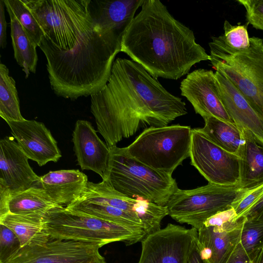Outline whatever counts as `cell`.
<instances>
[{"label": "cell", "mask_w": 263, "mask_h": 263, "mask_svg": "<svg viewBox=\"0 0 263 263\" xmlns=\"http://www.w3.org/2000/svg\"><path fill=\"white\" fill-rule=\"evenodd\" d=\"M5 4L0 0V47L5 48L7 45V23L5 17Z\"/></svg>", "instance_id": "cell-37"}, {"label": "cell", "mask_w": 263, "mask_h": 263, "mask_svg": "<svg viewBox=\"0 0 263 263\" xmlns=\"http://www.w3.org/2000/svg\"><path fill=\"white\" fill-rule=\"evenodd\" d=\"M45 37L58 48L72 51L94 30L91 0H22Z\"/></svg>", "instance_id": "cell-6"}, {"label": "cell", "mask_w": 263, "mask_h": 263, "mask_svg": "<svg viewBox=\"0 0 263 263\" xmlns=\"http://www.w3.org/2000/svg\"><path fill=\"white\" fill-rule=\"evenodd\" d=\"M258 263H263V252L261 255Z\"/></svg>", "instance_id": "cell-39"}, {"label": "cell", "mask_w": 263, "mask_h": 263, "mask_svg": "<svg viewBox=\"0 0 263 263\" xmlns=\"http://www.w3.org/2000/svg\"><path fill=\"white\" fill-rule=\"evenodd\" d=\"M242 142L237 155L240 159L241 189H250L263 184V141L250 130H240Z\"/></svg>", "instance_id": "cell-22"}, {"label": "cell", "mask_w": 263, "mask_h": 263, "mask_svg": "<svg viewBox=\"0 0 263 263\" xmlns=\"http://www.w3.org/2000/svg\"><path fill=\"white\" fill-rule=\"evenodd\" d=\"M73 151L82 170L92 171L104 179L110 149L98 137L91 123L86 120L77 121L72 133Z\"/></svg>", "instance_id": "cell-18"}, {"label": "cell", "mask_w": 263, "mask_h": 263, "mask_svg": "<svg viewBox=\"0 0 263 263\" xmlns=\"http://www.w3.org/2000/svg\"><path fill=\"white\" fill-rule=\"evenodd\" d=\"M197 240L195 228L168 223L141 241L138 263H186Z\"/></svg>", "instance_id": "cell-12"}, {"label": "cell", "mask_w": 263, "mask_h": 263, "mask_svg": "<svg viewBox=\"0 0 263 263\" xmlns=\"http://www.w3.org/2000/svg\"><path fill=\"white\" fill-rule=\"evenodd\" d=\"M79 170L50 171L40 177V186L56 204L68 207L80 198L88 183Z\"/></svg>", "instance_id": "cell-20"}, {"label": "cell", "mask_w": 263, "mask_h": 263, "mask_svg": "<svg viewBox=\"0 0 263 263\" xmlns=\"http://www.w3.org/2000/svg\"><path fill=\"white\" fill-rule=\"evenodd\" d=\"M22 248L21 242L14 232L0 223V263H6Z\"/></svg>", "instance_id": "cell-32"}, {"label": "cell", "mask_w": 263, "mask_h": 263, "mask_svg": "<svg viewBox=\"0 0 263 263\" xmlns=\"http://www.w3.org/2000/svg\"><path fill=\"white\" fill-rule=\"evenodd\" d=\"M6 123L22 151L40 166L57 162L62 157L57 141L43 123L25 119Z\"/></svg>", "instance_id": "cell-16"}, {"label": "cell", "mask_w": 263, "mask_h": 263, "mask_svg": "<svg viewBox=\"0 0 263 263\" xmlns=\"http://www.w3.org/2000/svg\"><path fill=\"white\" fill-rule=\"evenodd\" d=\"M180 89L181 95L203 119L213 116L235 124L222 103L212 70L200 68L188 73L181 81Z\"/></svg>", "instance_id": "cell-15"}, {"label": "cell", "mask_w": 263, "mask_h": 263, "mask_svg": "<svg viewBox=\"0 0 263 263\" xmlns=\"http://www.w3.org/2000/svg\"><path fill=\"white\" fill-rule=\"evenodd\" d=\"M97 243L51 239L48 242L22 248L6 263H106Z\"/></svg>", "instance_id": "cell-13"}, {"label": "cell", "mask_w": 263, "mask_h": 263, "mask_svg": "<svg viewBox=\"0 0 263 263\" xmlns=\"http://www.w3.org/2000/svg\"><path fill=\"white\" fill-rule=\"evenodd\" d=\"M240 190L239 185L210 183L192 190L178 188L166 205L168 215L178 222L188 224L198 230L208 219L231 208Z\"/></svg>", "instance_id": "cell-9"}, {"label": "cell", "mask_w": 263, "mask_h": 263, "mask_svg": "<svg viewBox=\"0 0 263 263\" xmlns=\"http://www.w3.org/2000/svg\"><path fill=\"white\" fill-rule=\"evenodd\" d=\"M144 0H91L89 11L93 23L103 30L126 31L137 10Z\"/></svg>", "instance_id": "cell-21"}, {"label": "cell", "mask_w": 263, "mask_h": 263, "mask_svg": "<svg viewBox=\"0 0 263 263\" xmlns=\"http://www.w3.org/2000/svg\"><path fill=\"white\" fill-rule=\"evenodd\" d=\"M0 116L6 122L25 119L20 106L15 81L9 76L7 66L0 64Z\"/></svg>", "instance_id": "cell-28"}, {"label": "cell", "mask_w": 263, "mask_h": 263, "mask_svg": "<svg viewBox=\"0 0 263 263\" xmlns=\"http://www.w3.org/2000/svg\"><path fill=\"white\" fill-rule=\"evenodd\" d=\"M44 226L52 239L97 243L101 247L117 241L130 246L146 236L144 229H134L62 206L45 215Z\"/></svg>", "instance_id": "cell-7"}, {"label": "cell", "mask_w": 263, "mask_h": 263, "mask_svg": "<svg viewBox=\"0 0 263 263\" xmlns=\"http://www.w3.org/2000/svg\"><path fill=\"white\" fill-rule=\"evenodd\" d=\"M110 155L104 181L118 192L166 206L178 189L172 175L153 169L132 157L126 147L109 148Z\"/></svg>", "instance_id": "cell-4"}, {"label": "cell", "mask_w": 263, "mask_h": 263, "mask_svg": "<svg viewBox=\"0 0 263 263\" xmlns=\"http://www.w3.org/2000/svg\"><path fill=\"white\" fill-rule=\"evenodd\" d=\"M215 75L222 103L235 125L240 131L250 130L263 141V117L223 73L216 70Z\"/></svg>", "instance_id": "cell-19"}, {"label": "cell", "mask_w": 263, "mask_h": 263, "mask_svg": "<svg viewBox=\"0 0 263 263\" xmlns=\"http://www.w3.org/2000/svg\"><path fill=\"white\" fill-rule=\"evenodd\" d=\"M29 158L14 137L0 140V189L11 196L34 186H40V177L30 167Z\"/></svg>", "instance_id": "cell-17"}, {"label": "cell", "mask_w": 263, "mask_h": 263, "mask_svg": "<svg viewBox=\"0 0 263 263\" xmlns=\"http://www.w3.org/2000/svg\"><path fill=\"white\" fill-rule=\"evenodd\" d=\"M243 6L248 23L256 29L263 30V0H238Z\"/></svg>", "instance_id": "cell-34"}, {"label": "cell", "mask_w": 263, "mask_h": 263, "mask_svg": "<svg viewBox=\"0 0 263 263\" xmlns=\"http://www.w3.org/2000/svg\"><path fill=\"white\" fill-rule=\"evenodd\" d=\"M5 7L10 18V34L14 57L27 78L30 72L35 73L36 71L38 61L37 46L30 40L10 7L7 5Z\"/></svg>", "instance_id": "cell-24"}, {"label": "cell", "mask_w": 263, "mask_h": 263, "mask_svg": "<svg viewBox=\"0 0 263 263\" xmlns=\"http://www.w3.org/2000/svg\"><path fill=\"white\" fill-rule=\"evenodd\" d=\"M81 198L107 204L126 212L136 214L147 232L160 228L162 219L168 215L166 206H161L142 199L126 196L112 189L105 181H88Z\"/></svg>", "instance_id": "cell-14"}, {"label": "cell", "mask_w": 263, "mask_h": 263, "mask_svg": "<svg viewBox=\"0 0 263 263\" xmlns=\"http://www.w3.org/2000/svg\"><path fill=\"white\" fill-rule=\"evenodd\" d=\"M224 33L222 34L226 43L231 48L242 50L248 49L250 41L247 25H232L227 20L223 24Z\"/></svg>", "instance_id": "cell-31"}, {"label": "cell", "mask_w": 263, "mask_h": 263, "mask_svg": "<svg viewBox=\"0 0 263 263\" xmlns=\"http://www.w3.org/2000/svg\"><path fill=\"white\" fill-rule=\"evenodd\" d=\"M192 130L190 126L179 124L150 126L126 148L145 165L172 175L190 157Z\"/></svg>", "instance_id": "cell-8"}, {"label": "cell", "mask_w": 263, "mask_h": 263, "mask_svg": "<svg viewBox=\"0 0 263 263\" xmlns=\"http://www.w3.org/2000/svg\"><path fill=\"white\" fill-rule=\"evenodd\" d=\"M191 164L209 182L220 185H239L240 159L222 149L201 132L192 130Z\"/></svg>", "instance_id": "cell-11"}, {"label": "cell", "mask_w": 263, "mask_h": 263, "mask_svg": "<svg viewBox=\"0 0 263 263\" xmlns=\"http://www.w3.org/2000/svg\"><path fill=\"white\" fill-rule=\"evenodd\" d=\"M240 243L252 261L258 263L263 252V222L245 218Z\"/></svg>", "instance_id": "cell-29"}, {"label": "cell", "mask_w": 263, "mask_h": 263, "mask_svg": "<svg viewBox=\"0 0 263 263\" xmlns=\"http://www.w3.org/2000/svg\"><path fill=\"white\" fill-rule=\"evenodd\" d=\"M263 195V184L256 187L240 190L231 205L238 218L252 206Z\"/></svg>", "instance_id": "cell-33"}, {"label": "cell", "mask_w": 263, "mask_h": 263, "mask_svg": "<svg viewBox=\"0 0 263 263\" xmlns=\"http://www.w3.org/2000/svg\"><path fill=\"white\" fill-rule=\"evenodd\" d=\"M90 101L98 132L108 148L134 135L141 125L166 126L187 113L181 98L126 59L114 61L106 84L90 96Z\"/></svg>", "instance_id": "cell-1"}, {"label": "cell", "mask_w": 263, "mask_h": 263, "mask_svg": "<svg viewBox=\"0 0 263 263\" xmlns=\"http://www.w3.org/2000/svg\"><path fill=\"white\" fill-rule=\"evenodd\" d=\"M121 51L156 79L177 80L196 63L210 60L193 31L159 0H144L123 36Z\"/></svg>", "instance_id": "cell-2"}, {"label": "cell", "mask_w": 263, "mask_h": 263, "mask_svg": "<svg viewBox=\"0 0 263 263\" xmlns=\"http://www.w3.org/2000/svg\"><path fill=\"white\" fill-rule=\"evenodd\" d=\"M10 7L30 40L39 46L44 33L36 20L22 0H3Z\"/></svg>", "instance_id": "cell-30"}, {"label": "cell", "mask_w": 263, "mask_h": 263, "mask_svg": "<svg viewBox=\"0 0 263 263\" xmlns=\"http://www.w3.org/2000/svg\"><path fill=\"white\" fill-rule=\"evenodd\" d=\"M243 216L232 208L208 219L198 231L197 247L205 263H226L240 242Z\"/></svg>", "instance_id": "cell-10"}, {"label": "cell", "mask_w": 263, "mask_h": 263, "mask_svg": "<svg viewBox=\"0 0 263 263\" xmlns=\"http://www.w3.org/2000/svg\"><path fill=\"white\" fill-rule=\"evenodd\" d=\"M186 263H205L200 256L197 243L190 254Z\"/></svg>", "instance_id": "cell-38"}, {"label": "cell", "mask_w": 263, "mask_h": 263, "mask_svg": "<svg viewBox=\"0 0 263 263\" xmlns=\"http://www.w3.org/2000/svg\"><path fill=\"white\" fill-rule=\"evenodd\" d=\"M241 216L248 220L263 222V195Z\"/></svg>", "instance_id": "cell-35"}, {"label": "cell", "mask_w": 263, "mask_h": 263, "mask_svg": "<svg viewBox=\"0 0 263 263\" xmlns=\"http://www.w3.org/2000/svg\"><path fill=\"white\" fill-rule=\"evenodd\" d=\"M209 43L213 67L224 74L263 117V40L250 37L248 49L229 47L222 35Z\"/></svg>", "instance_id": "cell-5"}, {"label": "cell", "mask_w": 263, "mask_h": 263, "mask_svg": "<svg viewBox=\"0 0 263 263\" xmlns=\"http://www.w3.org/2000/svg\"><path fill=\"white\" fill-rule=\"evenodd\" d=\"M66 208L134 229H144L142 221L137 215L126 212L107 204L80 197Z\"/></svg>", "instance_id": "cell-25"}, {"label": "cell", "mask_w": 263, "mask_h": 263, "mask_svg": "<svg viewBox=\"0 0 263 263\" xmlns=\"http://www.w3.org/2000/svg\"><path fill=\"white\" fill-rule=\"evenodd\" d=\"M59 207L62 206L54 203L40 186H34L10 197L8 204V213L46 215L51 210Z\"/></svg>", "instance_id": "cell-26"}, {"label": "cell", "mask_w": 263, "mask_h": 263, "mask_svg": "<svg viewBox=\"0 0 263 263\" xmlns=\"http://www.w3.org/2000/svg\"><path fill=\"white\" fill-rule=\"evenodd\" d=\"M226 263H254L239 242Z\"/></svg>", "instance_id": "cell-36"}, {"label": "cell", "mask_w": 263, "mask_h": 263, "mask_svg": "<svg viewBox=\"0 0 263 263\" xmlns=\"http://www.w3.org/2000/svg\"><path fill=\"white\" fill-rule=\"evenodd\" d=\"M125 32L94 30L72 51L61 50L43 37L39 47L47 59L50 86L58 97L75 100L100 91L106 84Z\"/></svg>", "instance_id": "cell-3"}, {"label": "cell", "mask_w": 263, "mask_h": 263, "mask_svg": "<svg viewBox=\"0 0 263 263\" xmlns=\"http://www.w3.org/2000/svg\"><path fill=\"white\" fill-rule=\"evenodd\" d=\"M45 215L37 213L27 215L8 213L0 217V223L14 232L22 248L42 245L51 239L45 228Z\"/></svg>", "instance_id": "cell-23"}, {"label": "cell", "mask_w": 263, "mask_h": 263, "mask_svg": "<svg viewBox=\"0 0 263 263\" xmlns=\"http://www.w3.org/2000/svg\"><path fill=\"white\" fill-rule=\"evenodd\" d=\"M203 119L204 126L198 129L222 149L237 155L242 142V137L237 126L213 116Z\"/></svg>", "instance_id": "cell-27"}]
</instances>
